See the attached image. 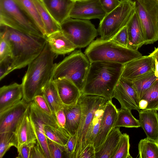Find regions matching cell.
<instances>
[{
    "mask_svg": "<svg viewBox=\"0 0 158 158\" xmlns=\"http://www.w3.org/2000/svg\"><path fill=\"white\" fill-rule=\"evenodd\" d=\"M30 158H46L43 151L37 141L31 148Z\"/></svg>",
    "mask_w": 158,
    "mask_h": 158,
    "instance_id": "obj_45",
    "label": "cell"
},
{
    "mask_svg": "<svg viewBox=\"0 0 158 158\" xmlns=\"http://www.w3.org/2000/svg\"><path fill=\"white\" fill-rule=\"evenodd\" d=\"M106 102L96 110L87 131L85 139L86 146L92 143L100 129Z\"/></svg>",
    "mask_w": 158,
    "mask_h": 158,
    "instance_id": "obj_30",
    "label": "cell"
},
{
    "mask_svg": "<svg viewBox=\"0 0 158 158\" xmlns=\"http://www.w3.org/2000/svg\"><path fill=\"white\" fill-rule=\"evenodd\" d=\"M95 151L93 144H88L82 152L79 158H95Z\"/></svg>",
    "mask_w": 158,
    "mask_h": 158,
    "instance_id": "obj_46",
    "label": "cell"
},
{
    "mask_svg": "<svg viewBox=\"0 0 158 158\" xmlns=\"http://www.w3.org/2000/svg\"><path fill=\"white\" fill-rule=\"evenodd\" d=\"M75 135L70 136L67 143L65 145L66 157L72 158L76 145Z\"/></svg>",
    "mask_w": 158,
    "mask_h": 158,
    "instance_id": "obj_44",
    "label": "cell"
},
{
    "mask_svg": "<svg viewBox=\"0 0 158 158\" xmlns=\"http://www.w3.org/2000/svg\"><path fill=\"white\" fill-rule=\"evenodd\" d=\"M140 110H156L158 108V78L143 96L139 102Z\"/></svg>",
    "mask_w": 158,
    "mask_h": 158,
    "instance_id": "obj_29",
    "label": "cell"
},
{
    "mask_svg": "<svg viewBox=\"0 0 158 158\" xmlns=\"http://www.w3.org/2000/svg\"><path fill=\"white\" fill-rule=\"evenodd\" d=\"M29 112L34 127L43 132V127L44 126H48L67 131L60 126L55 114L50 115L45 112L33 101L29 102Z\"/></svg>",
    "mask_w": 158,
    "mask_h": 158,
    "instance_id": "obj_19",
    "label": "cell"
},
{
    "mask_svg": "<svg viewBox=\"0 0 158 158\" xmlns=\"http://www.w3.org/2000/svg\"><path fill=\"white\" fill-rule=\"evenodd\" d=\"M85 54L90 63L106 61L124 65L142 56L138 51L121 46L111 40L100 38L93 40Z\"/></svg>",
    "mask_w": 158,
    "mask_h": 158,
    "instance_id": "obj_4",
    "label": "cell"
},
{
    "mask_svg": "<svg viewBox=\"0 0 158 158\" xmlns=\"http://www.w3.org/2000/svg\"></svg>",
    "mask_w": 158,
    "mask_h": 158,
    "instance_id": "obj_52",
    "label": "cell"
},
{
    "mask_svg": "<svg viewBox=\"0 0 158 158\" xmlns=\"http://www.w3.org/2000/svg\"><path fill=\"white\" fill-rule=\"evenodd\" d=\"M158 78L155 70L149 72L132 81L139 101L147 90Z\"/></svg>",
    "mask_w": 158,
    "mask_h": 158,
    "instance_id": "obj_31",
    "label": "cell"
},
{
    "mask_svg": "<svg viewBox=\"0 0 158 158\" xmlns=\"http://www.w3.org/2000/svg\"><path fill=\"white\" fill-rule=\"evenodd\" d=\"M46 7L60 25L67 18L74 2L70 0H42Z\"/></svg>",
    "mask_w": 158,
    "mask_h": 158,
    "instance_id": "obj_21",
    "label": "cell"
},
{
    "mask_svg": "<svg viewBox=\"0 0 158 158\" xmlns=\"http://www.w3.org/2000/svg\"><path fill=\"white\" fill-rule=\"evenodd\" d=\"M36 141L37 140L22 145L18 150V155L16 158H30L31 148Z\"/></svg>",
    "mask_w": 158,
    "mask_h": 158,
    "instance_id": "obj_42",
    "label": "cell"
},
{
    "mask_svg": "<svg viewBox=\"0 0 158 158\" xmlns=\"http://www.w3.org/2000/svg\"><path fill=\"white\" fill-rule=\"evenodd\" d=\"M156 110H140L139 113L140 126L147 137L158 143V114Z\"/></svg>",
    "mask_w": 158,
    "mask_h": 158,
    "instance_id": "obj_20",
    "label": "cell"
},
{
    "mask_svg": "<svg viewBox=\"0 0 158 158\" xmlns=\"http://www.w3.org/2000/svg\"><path fill=\"white\" fill-rule=\"evenodd\" d=\"M16 137L14 132H7L0 133V158H2L10 148L17 147Z\"/></svg>",
    "mask_w": 158,
    "mask_h": 158,
    "instance_id": "obj_36",
    "label": "cell"
},
{
    "mask_svg": "<svg viewBox=\"0 0 158 158\" xmlns=\"http://www.w3.org/2000/svg\"><path fill=\"white\" fill-rule=\"evenodd\" d=\"M33 101H34L41 110L45 112L50 115L54 114L53 113L46 99L42 94L35 96Z\"/></svg>",
    "mask_w": 158,
    "mask_h": 158,
    "instance_id": "obj_41",
    "label": "cell"
},
{
    "mask_svg": "<svg viewBox=\"0 0 158 158\" xmlns=\"http://www.w3.org/2000/svg\"><path fill=\"white\" fill-rule=\"evenodd\" d=\"M63 108L66 117L65 129L70 136L75 135L79 125L81 115V107L79 98L75 105H64Z\"/></svg>",
    "mask_w": 158,
    "mask_h": 158,
    "instance_id": "obj_25",
    "label": "cell"
},
{
    "mask_svg": "<svg viewBox=\"0 0 158 158\" xmlns=\"http://www.w3.org/2000/svg\"><path fill=\"white\" fill-rule=\"evenodd\" d=\"M139 158H158V143L146 138L138 144Z\"/></svg>",
    "mask_w": 158,
    "mask_h": 158,
    "instance_id": "obj_32",
    "label": "cell"
},
{
    "mask_svg": "<svg viewBox=\"0 0 158 158\" xmlns=\"http://www.w3.org/2000/svg\"><path fill=\"white\" fill-rule=\"evenodd\" d=\"M156 0L158 1V0Z\"/></svg>",
    "mask_w": 158,
    "mask_h": 158,
    "instance_id": "obj_51",
    "label": "cell"
},
{
    "mask_svg": "<svg viewBox=\"0 0 158 158\" xmlns=\"http://www.w3.org/2000/svg\"><path fill=\"white\" fill-rule=\"evenodd\" d=\"M122 134L120 127H113L95 152V158H111Z\"/></svg>",
    "mask_w": 158,
    "mask_h": 158,
    "instance_id": "obj_24",
    "label": "cell"
},
{
    "mask_svg": "<svg viewBox=\"0 0 158 158\" xmlns=\"http://www.w3.org/2000/svg\"><path fill=\"white\" fill-rule=\"evenodd\" d=\"M23 98L22 84L14 83L0 88V113L15 105Z\"/></svg>",
    "mask_w": 158,
    "mask_h": 158,
    "instance_id": "obj_17",
    "label": "cell"
},
{
    "mask_svg": "<svg viewBox=\"0 0 158 158\" xmlns=\"http://www.w3.org/2000/svg\"><path fill=\"white\" fill-rule=\"evenodd\" d=\"M45 38L51 51L56 55L67 54L73 52L77 48L61 31L53 33Z\"/></svg>",
    "mask_w": 158,
    "mask_h": 158,
    "instance_id": "obj_22",
    "label": "cell"
},
{
    "mask_svg": "<svg viewBox=\"0 0 158 158\" xmlns=\"http://www.w3.org/2000/svg\"><path fill=\"white\" fill-rule=\"evenodd\" d=\"M81 107V115L77 131L75 135L76 145L72 158L79 157L86 147V135L96 110L108 100L101 96L81 94L79 98Z\"/></svg>",
    "mask_w": 158,
    "mask_h": 158,
    "instance_id": "obj_8",
    "label": "cell"
},
{
    "mask_svg": "<svg viewBox=\"0 0 158 158\" xmlns=\"http://www.w3.org/2000/svg\"><path fill=\"white\" fill-rule=\"evenodd\" d=\"M56 115L58 123L60 126L62 128L65 130L66 117L63 107L57 112Z\"/></svg>",
    "mask_w": 158,
    "mask_h": 158,
    "instance_id": "obj_47",
    "label": "cell"
},
{
    "mask_svg": "<svg viewBox=\"0 0 158 158\" xmlns=\"http://www.w3.org/2000/svg\"><path fill=\"white\" fill-rule=\"evenodd\" d=\"M99 0H82L74 2L69 17L76 19L101 20L106 15Z\"/></svg>",
    "mask_w": 158,
    "mask_h": 158,
    "instance_id": "obj_12",
    "label": "cell"
},
{
    "mask_svg": "<svg viewBox=\"0 0 158 158\" xmlns=\"http://www.w3.org/2000/svg\"><path fill=\"white\" fill-rule=\"evenodd\" d=\"M90 63L87 56L80 50L74 51L61 61L55 64L52 80L61 78L69 79L81 93Z\"/></svg>",
    "mask_w": 158,
    "mask_h": 158,
    "instance_id": "obj_5",
    "label": "cell"
},
{
    "mask_svg": "<svg viewBox=\"0 0 158 158\" xmlns=\"http://www.w3.org/2000/svg\"><path fill=\"white\" fill-rule=\"evenodd\" d=\"M43 24L45 37L61 31L60 25L52 17L41 0H33Z\"/></svg>",
    "mask_w": 158,
    "mask_h": 158,
    "instance_id": "obj_26",
    "label": "cell"
},
{
    "mask_svg": "<svg viewBox=\"0 0 158 158\" xmlns=\"http://www.w3.org/2000/svg\"><path fill=\"white\" fill-rule=\"evenodd\" d=\"M113 98L117 99L121 105V109L131 111L140 110L136 91L131 81L120 77L114 90Z\"/></svg>",
    "mask_w": 158,
    "mask_h": 158,
    "instance_id": "obj_11",
    "label": "cell"
},
{
    "mask_svg": "<svg viewBox=\"0 0 158 158\" xmlns=\"http://www.w3.org/2000/svg\"><path fill=\"white\" fill-rule=\"evenodd\" d=\"M135 12L133 0H121L119 5L100 20L98 31L101 38L110 40L126 26Z\"/></svg>",
    "mask_w": 158,
    "mask_h": 158,
    "instance_id": "obj_6",
    "label": "cell"
},
{
    "mask_svg": "<svg viewBox=\"0 0 158 158\" xmlns=\"http://www.w3.org/2000/svg\"><path fill=\"white\" fill-rule=\"evenodd\" d=\"M14 133L17 140V150L23 145L37 140L34 125L29 112V107Z\"/></svg>",
    "mask_w": 158,
    "mask_h": 158,
    "instance_id": "obj_18",
    "label": "cell"
},
{
    "mask_svg": "<svg viewBox=\"0 0 158 158\" xmlns=\"http://www.w3.org/2000/svg\"><path fill=\"white\" fill-rule=\"evenodd\" d=\"M47 140L50 158H62L64 156L67 157L65 145L59 144L47 137Z\"/></svg>",
    "mask_w": 158,
    "mask_h": 158,
    "instance_id": "obj_37",
    "label": "cell"
},
{
    "mask_svg": "<svg viewBox=\"0 0 158 158\" xmlns=\"http://www.w3.org/2000/svg\"><path fill=\"white\" fill-rule=\"evenodd\" d=\"M43 130L47 138L63 145H66L70 136L66 131L48 126H44Z\"/></svg>",
    "mask_w": 158,
    "mask_h": 158,
    "instance_id": "obj_34",
    "label": "cell"
},
{
    "mask_svg": "<svg viewBox=\"0 0 158 158\" xmlns=\"http://www.w3.org/2000/svg\"><path fill=\"white\" fill-rule=\"evenodd\" d=\"M90 63L81 94L101 96L112 100L123 65L106 61Z\"/></svg>",
    "mask_w": 158,
    "mask_h": 158,
    "instance_id": "obj_3",
    "label": "cell"
},
{
    "mask_svg": "<svg viewBox=\"0 0 158 158\" xmlns=\"http://www.w3.org/2000/svg\"><path fill=\"white\" fill-rule=\"evenodd\" d=\"M42 94L44 96L53 114L63 106L54 81L52 80L44 89Z\"/></svg>",
    "mask_w": 158,
    "mask_h": 158,
    "instance_id": "obj_28",
    "label": "cell"
},
{
    "mask_svg": "<svg viewBox=\"0 0 158 158\" xmlns=\"http://www.w3.org/2000/svg\"><path fill=\"white\" fill-rule=\"evenodd\" d=\"M149 55L152 56L155 61V73L158 77V47L155 48L154 51Z\"/></svg>",
    "mask_w": 158,
    "mask_h": 158,
    "instance_id": "obj_48",
    "label": "cell"
},
{
    "mask_svg": "<svg viewBox=\"0 0 158 158\" xmlns=\"http://www.w3.org/2000/svg\"><path fill=\"white\" fill-rule=\"evenodd\" d=\"M56 56L47 42L40 54L28 65L21 83L23 99L27 102L32 101L35 96L42 94L46 85L52 80Z\"/></svg>",
    "mask_w": 158,
    "mask_h": 158,
    "instance_id": "obj_2",
    "label": "cell"
},
{
    "mask_svg": "<svg viewBox=\"0 0 158 158\" xmlns=\"http://www.w3.org/2000/svg\"><path fill=\"white\" fill-rule=\"evenodd\" d=\"M103 8L108 13L117 7L120 3L119 0H99Z\"/></svg>",
    "mask_w": 158,
    "mask_h": 158,
    "instance_id": "obj_43",
    "label": "cell"
},
{
    "mask_svg": "<svg viewBox=\"0 0 158 158\" xmlns=\"http://www.w3.org/2000/svg\"><path fill=\"white\" fill-rule=\"evenodd\" d=\"M29 106V103L23 98L18 103L0 113V133L15 132Z\"/></svg>",
    "mask_w": 158,
    "mask_h": 158,
    "instance_id": "obj_13",
    "label": "cell"
},
{
    "mask_svg": "<svg viewBox=\"0 0 158 158\" xmlns=\"http://www.w3.org/2000/svg\"><path fill=\"white\" fill-rule=\"evenodd\" d=\"M110 40L121 46L127 47L128 36L127 26L121 29Z\"/></svg>",
    "mask_w": 158,
    "mask_h": 158,
    "instance_id": "obj_40",
    "label": "cell"
},
{
    "mask_svg": "<svg viewBox=\"0 0 158 158\" xmlns=\"http://www.w3.org/2000/svg\"><path fill=\"white\" fill-rule=\"evenodd\" d=\"M140 127L139 120L133 116L131 111L121 108L118 109L117 118L114 127H124L138 128Z\"/></svg>",
    "mask_w": 158,
    "mask_h": 158,
    "instance_id": "obj_33",
    "label": "cell"
},
{
    "mask_svg": "<svg viewBox=\"0 0 158 158\" xmlns=\"http://www.w3.org/2000/svg\"><path fill=\"white\" fill-rule=\"evenodd\" d=\"M0 25L25 33L45 38L14 0H0Z\"/></svg>",
    "mask_w": 158,
    "mask_h": 158,
    "instance_id": "obj_7",
    "label": "cell"
},
{
    "mask_svg": "<svg viewBox=\"0 0 158 158\" xmlns=\"http://www.w3.org/2000/svg\"><path fill=\"white\" fill-rule=\"evenodd\" d=\"M127 26L128 36V43L127 47L137 50L145 44V42L141 24L136 12Z\"/></svg>",
    "mask_w": 158,
    "mask_h": 158,
    "instance_id": "obj_23",
    "label": "cell"
},
{
    "mask_svg": "<svg viewBox=\"0 0 158 158\" xmlns=\"http://www.w3.org/2000/svg\"><path fill=\"white\" fill-rule=\"evenodd\" d=\"M0 33L8 41L11 51L10 64L6 73L28 65L41 53L47 42L45 37L38 36L0 25Z\"/></svg>",
    "mask_w": 158,
    "mask_h": 158,
    "instance_id": "obj_1",
    "label": "cell"
},
{
    "mask_svg": "<svg viewBox=\"0 0 158 158\" xmlns=\"http://www.w3.org/2000/svg\"><path fill=\"white\" fill-rule=\"evenodd\" d=\"M53 81L63 105H73L77 102L81 93L71 81L66 78H59Z\"/></svg>",
    "mask_w": 158,
    "mask_h": 158,
    "instance_id": "obj_16",
    "label": "cell"
},
{
    "mask_svg": "<svg viewBox=\"0 0 158 158\" xmlns=\"http://www.w3.org/2000/svg\"><path fill=\"white\" fill-rule=\"evenodd\" d=\"M30 20L45 37L43 24L33 0H14Z\"/></svg>",
    "mask_w": 158,
    "mask_h": 158,
    "instance_id": "obj_27",
    "label": "cell"
},
{
    "mask_svg": "<svg viewBox=\"0 0 158 158\" xmlns=\"http://www.w3.org/2000/svg\"><path fill=\"white\" fill-rule=\"evenodd\" d=\"M60 26L64 35L77 48L89 45L98 35V30L89 20L69 17Z\"/></svg>",
    "mask_w": 158,
    "mask_h": 158,
    "instance_id": "obj_10",
    "label": "cell"
},
{
    "mask_svg": "<svg viewBox=\"0 0 158 158\" xmlns=\"http://www.w3.org/2000/svg\"><path fill=\"white\" fill-rule=\"evenodd\" d=\"M11 56L9 44L4 36L0 34V62L10 58Z\"/></svg>",
    "mask_w": 158,
    "mask_h": 158,
    "instance_id": "obj_38",
    "label": "cell"
},
{
    "mask_svg": "<svg viewBox=\"0 0 158 158\" xmlns=\"http://www.w3.org/2000/svg\"><path fill=\"white\" fill-rule=\"evenodd\" d=\"M118 110L112 100L106 102L99 131L93 144L95 152L102 144L108 134L114 127L117 116Z\"/></svg>",
    "mask_w": 158,
    "mask_h": 158,
    "instance_id": "obj_15",
    "label": "cell"
},
{
    "mask_svg": "<svg viewBox=\"0 0 158 158\" xmlns=\"http://www.w3.org/2000/svg\"><path fill=\"white\" fill-rule=\"evenodd\" d=\"M157 111H158V113H158V109H157Z\"/></svg>",
    "mask_w": 158,
    "mask_h": 158,
    "instance_id": "obj_50",
    "label": "cell"
},
{
    "mask_svg": "<svg viewBox=\"0 0 158 158\" xmlns=\"http://www.w3.org/2000/svg\"><path fill=\"white\" fill-rule=\"evenodd\" d=\"M129 136L126 133L123 134L117 147L111 158H132L129 152Z\"/></svg>",
    "mask_w": 158,
    "mask_h": 158,
    "instance_id": "obj_35",
    "label": "cell"
},
{
    "mask_svg": "<svg viewBox=\"0 0 158 158\" xmlns=\"http://www.w3.org/2000/svg\"><path fill=\"white\" fill-rule=\"evenodd\" d=\"M155 61L149 55L142 56L123 65L120 77L132 81L155 70Z\"/></svg>",
    "mask_w": 158,
    "mask_h": 158,
    "instance_id": "obj_14",
    "label": "cell"
},
{
    "mask_svg": "<svg viewBox=\"0 0 158 158\" xmlns=\"http://www.w3.org/2000/svg\"><path fill=\"white\" fill-rule=\"evenodd\" d=\"M139 19L145 44L158 40V1L156 0H133Z\"/></svg>",
    "mask_w": 158,
    "mask_h": 158,
    "instance_id": "obj_9",
    "label": "cell"
},
{
    "mask_svg": "<svg viewBox=\"0 0 158 158\" xmlns=\"http://www.w3.org/2000/svg\"><path fill=\"white\" fill-rule=\"evenodd\" d=\"M70 0L73 2H76L77 1H81V0Z\"/></svg>",
    "mask_w": 158,
    "mask_h": 158,
    "instance_id": "obj_49",
    "label": "cell"
},
{
    "mask_svg": "<svg viewBox=\"0 0 158 158\" xmlns=\"http://www.w3.org/2000/svg\"><path fill=\"white\" fill-rule=\"evenodd\" d=\"M34 128L36 135L37 141L40 146L46 158H50L47 137L39 129L35 127Z\"/></svg>",
    "mask_w": 158,
    "mask_h": 158,
    "instance_id": "obj_39",
    "label": "cell"
}]
</instances>
